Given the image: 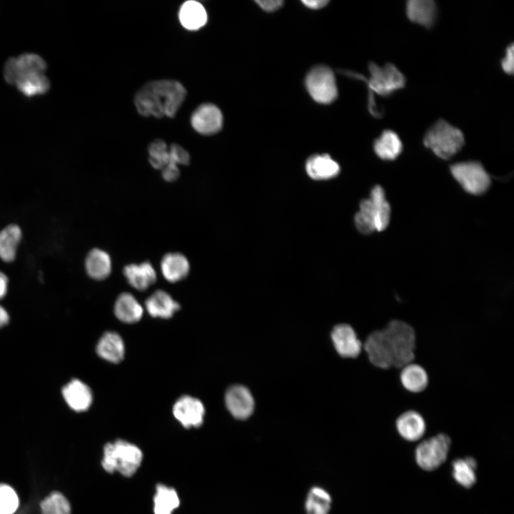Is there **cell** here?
Masks as SVG:
<instances>
[{
    "instance_id": "cell-1",
    "label": "cell",
    "mask_w": 514,
    "mask_h": 514,
    "mask_svg": "<svg viewBox=\"0 0 514 514\" xmlns=\"http://www.w3.org/2000/svg\"><path fill=\"white\" fill-rule=\"evenodd\" d=\"M187 92L178 81L154 80L142 86L134 96L138 113L145 117L173 118L184 101Z\"/></svg>"
},
{
    "instance_id": "cell-2",
    "label": "cell",
    "mask_w": 514,
    "mask_h": 514,
    "mask_svg": "<svg viewBox=\"0 0 514 514\" xmlns=\"http://www.w3.org/2000/svg\"><path fill=\"white\" fill-rule=\"evenodd\" d=\"M368 71L370 74L368 79L354 72L347 71L346 74L366 83L369 91L368 110L376 118H381L383 115V111L378 108L373 93L383 97H388L405 87L406 79L404 74L391 63H386L381 66L374 62H370Z\"/></svg>"
},
{
    "instance_id": "cell-3",
    "label": "cell",
    "mask_w": 514,
    "mask_h": 514,
    "mask_svg": "<svg viewBox=\"0 0 514 514\" xmlns=\"http://www.w3.org/2000/svg\"><path fill=\"white\" fill-rule=\"evenodd\" d=\"M382 331L392 354L394 368L400 370L414 362L416 336L414 328L409 323L393 319Z\"/></svg>"
},
{
    "instance_id": "cell-4",
    "label": "cell",
    "mask_w": 514,
    "mask_h": 514,
    "mask_svg": "<svg viewBox=\"0 0 514 514\" xmlns=\"http://www.w3.org/2000/svg\"><path fill=\"white\" fill-rule=\"evenodd\" d=\"M465 137L460 129L440 119L425 132L423 144L442 159H449L463 148Z\"/></svg>"
},
{
    "instance_id": "cell-5",
    "label": "cell",
    "mask_w": 514,
    "mask_h": 514,
    "mask_svg": "<svg viewBox=\"0 0 514 514\" xmlns=\"http://www.w3.org/2000/svg\"><path fill=\"white\" fill-rule=\"evenodd\" d=\"M142 459L143 453L138 446L117 440L104 445L101 465L108 473L117 471L126 477H131L140 467Z\"/></svg>"
},
{
    "instance_id": "cell-6",
    "label": "cell",
    "mask_w": 514,
    "mask_h": 514,
    "mask_svg": "<svg viewBox=\"0 0 514 514\" xmlns=\"http://www.w3.org/2000/svg\"><path fill=\"white\" fill-rule=\"evenodd\" d=\"M450 445L451 438L443 432L424 439L415 450L417 464L427 471L437 469L446 460Z\"/></svg>"
},
{
    "instance_id": "cell-7",
    "label": "cell",
    "mask_w": 514,
    "mask_h": 514,
    "mask_svg": "<svg viewBox=\"0 0 514 514\" xmlns=\"http://www.w3.org/2000/svg\"><path fill=\"white\" fill-rule=\"evenodd\" d=\"M450 172L463 188L470 194H482L490 185L488 173L478 161L455 163L450 166Z\"/></svg>"
},
{
    "instance_id": "cell-8",
    "label": "cell",
    "mask_w": 514,
    "mask_h": 514,
    "mask_svg": "<svg viewBox=\"0 0 514 514\" xmlns=\"http://www.w3.org/2000/svg\"><path fill=\"white\" fill-rule=\"evenodd\" d=\"M306 86L313 99L320 104L332 103L338 96L334 74L324 65L316 66L308 72Z\"/></svg>"
},
{
    "instance_id": "cell-9",
    "label": "cell",
    "mask_w": 514,
    "mask_h": 514,
    "mask_svg": "<svg viewBox=\"0 0 514 514\" xmlns=\"http://www.w3.org/2000/svg\"><path fill=\"white\" fill-rule=\"evenodd\" d=\"M46 68V62L40 55L26 52L8 59L4 67V77L8 84L15 86L23 79L45 73Z\"/></svg>"
},
{
    "instance_id": "cell-10",
    "label": "cell",
    "mask_w": 514,
    "mask_h": 514,
    "mask_svg": "<svg viewBox=\"0 0 514 514\" xmlns=\"http://www.w3.org/2000/svg\"><path fill=\"white\" fill-rule=\"evenodd\" d=\"M363 352L373 367L382 370L393 368L392 354L382 329L366 336L363 340Z\"/></svg>"
},
{
    "instance_id": "cell-11",
    "label": "cell",
    "mask_w": 514,
    "mask_h": 514,
    "mask_svg": "<svg viewBox=\"0 0 514 514\" xmlns=\"http://www.w3.org/2000/svg\"><path fill=\"white\" fill-rule=\"evenodd\" d=\"M331 338L336 351L343 358L356 359L363 353V341L350 324L336 326Z\"/></svg>"
},
{
    "instance_id": "cell-12",
    "label": "cell",
    "mask_w": 514,
    "mask_h": 514,
    "mask_svg": "<svg viewBox=\"0 0 514 514\" xmlns=\"http://www.w3.org/2000/svg\"><path fill=\"white\" fill-rule=\"evenodd\" d=\"M191 124L198 133L209 136L218 133L223 126V115L215 104L204 103L191 114Z\"/></svg>"
},
{
    "instance_id": "cell-13",
    "label": "cell",
    "mask_w": 514,
    "mask_h": 514,
    "mask_svg": "<svg viewBox=\"0 0 514 514\" xmlns=\"http://www.w3.org/2000/svg\"><path fill=\"white\" fill-rule=\"evenodd\" d=\"M394 427L397 433L405 440L415 442L420 440L427 431L424 417L415 410H406L395 420Z\"/></svg>"
},
{
    "instance_id": "cell-14",
    "label": "cell",
    "mask_w": 514,
    "mask_h": 514,
    "mask_svg": "<svg viewBox=\"0 0 514 514\" xmlns=\"http://www.w3.org/2000/svg\"><path fill=\"white\" fill-rule=\"evenodd\" d=\"M173 413L183 427L197 428L203 422L205 408L200 400L190 395H183L174 403Z\"/></svg>"
},
{
    "instance_id": "cell-15",
    "label": "cell",
    "mask_w": 514,
    "mask_h": 514,
    "mask_svg": "<svg viewBox=\"0 0 514 514\" xmlns=\"http://www.w3.org/2000/svg\"><path fill=\"white\" fill-rule=\"evenodd\" d=\"M225 402L231 414L240 420L248 418L253 411V398L250 390L243 386H231L226 393Z\"/></svg>"
},
{
    "instance_id": "cell-16",
    "label": "cell",
    "mask_w": 514,
    "mask_h": 514,
    "mask_svg": "<svg viewBox=\"0 0 514 514\" xmlns=\"http://www.w3.org/2000/svg\"><path fill=\"white\" fill-rule=\"evenodd\" d=\"M408 19L427 29H431L438 18V6L433 0H409L405 3Z\"/></svg>"
},
{
    "instance_id": "cell-17",
    "label": "cell",
    "mask_w": 514,
    "mask_h": 514,
    "mask_svg": "<svg viewBox=\"0 0 514 514\" xmlns=\"http://www.w3.org/2000/svg\"><path fill=\"white\" fill-rule=\"evenodd\" d=\"M399 381L402 388L413 394L423 393L429 383L428 374L421 365L413 362L399 370Z\"/></svg>"
},
{
    "instance_id": "cell-18",
    "label": "cell",
    "mask_w": 514,
    "mask_h": 514,
    "mask_svg": "<svg viewBox=\"0 0 514 514\" xmlns=\"http://www.w3.org/2000/svg\"><path fill=\"white\" fill-rule=\"evenodd\" d=\"M63 396L69 406L76 412L85 411L92 403L90 388L78 379L67 383L62 390Z\"/></svg>"
},
{
    "instance_id": "cell-19",
    "label": "cell",
    "mask_w": 514,
    "mask_h": 514,
    "mask_svg": "<svg viewBox=\"0 0 514 514\" xmlns=\"http://www.w3.org/2000/svg\"><path fill=\"white\" fill-rule=\"evenodd\" d=\"M124 274L128 283L138 291L147 289L156 280L155 269L148 261L126 265L124 268Z\"/></svg>"
},
{
    "instance_id": "cell-20",
    "label": "cell",
    "mask_w": 514,
    "mask_h": 514,
    "mask_svg": "<svg viewBox=\"0 0 514 514\" xmlns=\"http://www.w3.org/2000/svg\"><path fill=\"white\" fill-rule=\"evenodd\" d=\"M375 153L382 160H395L403 151V143L398 134L391 129H384L373 142Z\"/></svg>"
},
{
    "instance_id": "cell-21",
    "label": "cell",
    "mask_w": 514,
    "mask_h": 514,
    "mask_svg": "<svg viewBox=\"0 0 514 514\" xmlns=\"http://www.w3.org/2000/svg\"><path fill=\"white\" fill-rule=\"evenodd\" d=\"M306 170L308 175L315 180H326L336 176L340 167L328 154L313 155L306 161Z\"/></svg>"
},
{
    "instance_id": "cell-22",
    "label": "cell",
    "mask_w": 514,
    "mask_h": 514,
    "mask_svg": "<svg viewBox=\"0 0 514 514\" xmlns=\"http://www.w3.org/2000/svg\"><path fill=\"white\" fill-rule=\"evenodd\" d=\"M146 308L155 318H169L179 309L180 306L166 291H156L146 301Z\"/></svg>"
},
{
    "instance_id": "cell-23",
    "label": "cell",
    "mask_w": 514,
    "mask_h": 514,
    "mask_svg": "<svg viewBox=\"0 0 514 514\" xmlns=\"http://www.w3.org/2000/svg\"><path fill=\"white\" fill-rule=\"evenodd\" d=\"M163 277L169 282L179 281L187 276L190 266L186 257L180 253H168L161 262Z\"/></svg>"
},
{
    "instance_id": "cell-24",
    "label": "cell",
    "mask_w": 514,
    "mask_h": 514,
    "mask_svg": "<svg viewBox=\"0 0 514 514\" xmlns=\"http://www.w3.org/2000/svg\"><path fill=\"white\" fill-rule=\"evenodd\" d=\"M96 352L101 358L107 361L119 363L125 353L124 341L117 333L106 332L99 341Z\"/></svg>"
},
{
    "instance_id": "cell-25",
    "label": "cell",
    "mask_w": 514,
    "mask_h": 514,
    "mask_svg": "<svg viewBox=\"0 0 514 514\" xmlns=\"http://www.w3.org/2000/svg\"><path fill=\"white\" fill-rule=\"evenodd\" d=\"M369 200L376 231H382L387 228L390 215V205L386 199L383 188L378 185L374 186Z\"/></svg>"
},
{
    "instance_id": "cell-26",
    "label": "cell",
    "mask_w": 514,
    "mask_h": 514,
    "mask_svg": "<svg viewBox=\"0 0 514 514\" xmlns=\"http://www.w3.org/2000/svg\"><path fill=\"white\" fill-rule=\"evenodd\" d=\"M181 24L186 29L195 31L203 26L207 21V13L203 6L196 1L184 2L178 13Z\"/></svg>"
},
{
    "instance_id": "cell-27",
    "label": "cell",
    "mask_w": 514,
    "mask_h": 514,
    "mask_svg": "<svg viewBox=\"0 0 514 514\" xmlns=\"http://www.w3.org/2000/svg\"><path fill=\"white\" fill-rule=\"evenodd\" d=\"M87 274L95 280H104L111 271V260L106 251L94 248L87 254L85 261Z\"/></svg>"
},
{
    "instance_id": "cell-28",
    "label": "cell",
    "mask_w": 514,
    "mask_h": 514,
    "mask_svg": "<svg viewBox=\"0 0 514 514\" xmlns=\"http://www.w3.org/2000/svg\"><path fill=\"white\" fill-rule=\"evenodd\" d=\"M114 313L119 321L133 323L141 318L143 308L132 294L122 293L116 301Z\"/></svg>"
},
{
    "instance_id": "cell-29",
    "label": "cell",
    "mask_w": 514,
    "mask_h": 514,
    "mask_svg": "<svg viewBox=\"0 0 514 514\" xmlns=\"http://www.w3.org/2000/svg\"><path fill=\"white\" fill-rule=\"evenodd\" d=\"M21 236V230L16 224H9L0 231V259L7 263L15 259Z\"/></svg>"
},
{
    "instance_id": "cell-30",
    "label": "cell",
    "mask_w": 514,
    "mask_h": 514,
    "mask_svg": "<svg viewBox=\"0 0 514 514\" xmlns=\"http://www.w3.org/2000/svg\"><path fill=\"white\" fill-rule=\"evenodd\" d=\"M154 514H172L179 504L177 492L173 488L158 484L153 498Z\"/></svg>"
},
{
    "instance_id": "cell-31",
    "label": "cell",
    "mask_w": 514,
    "mask_h": 514,
    "mask_svg": "<svg viewBox=\"0 0 514 514\" xmlns=\"http://www.w3.org/2000/svg\"><path fill=\"white\" fill-rule=\"evenodd\" d=\"M332 504L330 494L324 488L314 486L308 493L306 502V514H328Z\"/></svg>"
},
{
    "instance_id": "cell-32",
    "label": "cell",
    "mask_w": 514,
    "mask_h": 514,
    "mask_svg": "<svg viewBox=\"0 0 514 514\" xmlns=\"http://www.w3.org/2000/svg\"><path fill=\"white\" fill-rule=\"evenodd\" d=\"M453 476L455 481L464 488H471L476 481L477 463L472 457L455 460L453 463Z\"/></svg>"
},
{
    "instance_id": "cell-33",
    "label": "cell",
    "mask_w": 514,
    "mask_h": 514,
    "mask_svg": "<svg viewBox=\"0 0 514 514\" xmlns=\"http://www.w3.org/2000/svg\"><path fill=\"white\" fill-rule=\"evenodd\" d=\"M17 90L24 96L33 97L46 94L51 83L45 73L37 74L25 78L15 84Z\"/></svg>"
},
{
    "instance_id": "cell-34",
    "label": "cell",
    "mask_w": 514,
    "mask_h": 514,
    "mask_svg": "<svg viewBox=\"0 0 514 514\" xmlns=\"http://www.w3.org/2000/svg\"><path fill=\"white\" fill-rule=\"evenodd\" d=\"M41 514H71V508L66 496L59 491H53L40 503Z\"/></svg>"
},
{
    "instance_id": "cell-35",
    "label": "cell",
    "mask_w": 514,
    "mask_h": 514,
    "mask_svg": "<svg viewBox=\"0 0 514 514\" xmlns=\"http://www.w3.org/2000/svg\"><path fill=\"white\" fill-rule=\"evenodd\" d=\"M148 160L151 165L156 169L163 168L170 161L169 148L162 139L152 141L148 148Z\"/></svg>"
},
{
    "instance_id": "cell-36",
    "label": "cell",
    "mask_w": 514,
    "mask_h": 514,
    "mask_svg": "<svg viewBox=\"0 0 514 514\" xmlns=\"http://www.w3.org/2000/svg\"><path fill=\"white\" fill-rule=\"evenodd\" d=\"M370 204L368 198L362 200L360 203V210L355 216L356 226L358 230L364 234H369L376 231Z\"/></svg>"
},
{
    "instance_id": "cell-37",
    "label": "cell",
    "mask_w": 514,
    "mask_h": 514,
    "mask_svg": "<svg viewBox=\"0 0 514 514\" xmlns=\"http://www.w3.org/2000/svg\"><path fill=\"white\" fill-rule=\"evenodd\" d=\"M19 505L16 490L8 484L0 483V514H14Z\"/></svg>"
},
{
    "instance_id": "cell-38",
    "label": "cell",
    "mask_w": 514,
    "mask_h": 514,
    "mask_svg": "<svg viewBox=\"0 0 514 514\" xmlns=\"http://www.w3.org/2000/svg\"><path fill=\"white\" fill-rule=\"evenodd\" d=\"M168 148L171 161L177 165H188L189 163V153L181 146L178 143H172Z\"/></svg>"
},
{
    "instance_id": "cell-39",
    "label": "cell",
    "mask_w": 514,
    "mask_h": 514,
    "mask_svg": "<svg viewBox=\"0 0 514 514\" xmlns=\"http://www.w3.org/2000/svg\"><path fill=\"white\" fill-rule=\"evenodd\" d=\"M513 44L510 43L505 49V54L500 60V66L503 72L508 75H513L514 70V51Z\"/></svg>"
},
{
    "instance_id": "cell-40",
    "label": "cell",
    "mask_w": 514,
    "mask_h": 514,
    "mask_svg": "<svg viewBox=\"0 0 514 514\" xmlns=\"http://www.w3.org/2000/svg\"><path fill=\"white\" fill-rule=\"evenodd\" d=\"M161 170L162 176L166 181H173L176 180L180 174L178 165L171 161V159L169 163Z\"/></svg>"
},
{
    "instance_id": "cell-41",
    "label": "cell",
    "mask_w": 514,
    "mask_h": 514,
    "mask_svg": "<svg viewBox=\"0 0 514 514\" xmlns=\"http://www.w3.org/2000/svg\"><path fill=\"white\" fill-rule=\"evenodd\" d=\"M258 6L266 11H273L282 6L283 1L279 0L256 1Z\"/></svg>"
},
{
    "instance_id": "cell-42",
    "label": "cell",
    "mask_w": 514,
    "mask_h": 514,
    "mask_svg": "<svg viewBox=\"0 0 514 514\" xmlns=\"http://www.w3.org/2000/svg\"><path fill=\"white\" fill-rule=\"evenodd\" d=\"M302 3L307 7L312 9H318L324 7L328 3V1L325 0H306L302 1Z\"/></svg>"
},
{
    "instance_id": "cell-43",
    "label": "cell",
    "mask_w": 514,
    "mask_h": 514,
    "mask_svg": "<svg viewBox=\"0 0 514 514\" xmlns=\"http://www.w3.org/2000/svg\"><path fill=\"white\" fill-rule=\"evenodd\" d=\"M8 278L6 276L0 271V299L4 297L7 291Z\"/></svg>"
},
{
    "instance_id": "cell-44",
    "label": "cell",
    "mask_w": 514,
    "mask_h": 514,
    "mask_svg": "<svg viewBox=\"0 0 514 514\" xmlns=\"http://www.w3.org/2000/svg\"><path fill=\"white\" fill-rule=\"evenodd\" d=\"M9 319L8 313L0 306V328L4 326L8 323Z\"/></svg>"
}]
</instances>
